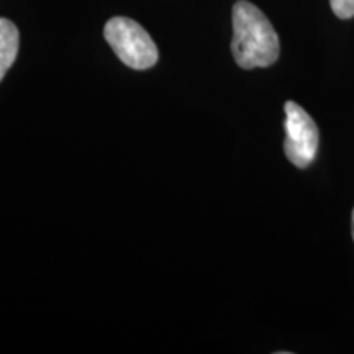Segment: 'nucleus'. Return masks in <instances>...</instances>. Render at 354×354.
I'll return each mask as SVG.
<instances>
[{
	"label": "nucleus",
	"mask_w": 354,
	"mask_h": 354,
	"mask_svg": "<svg viewBox=\"0 0 354 354\" xmlns=\"http://www.w3.org/2000/svg\"><path fill=\"white\" fill-rule=\"evenodd\" d=\"M353 240H354V210H353Z\"/></svg>",
	"instance_id": "obj_6"
},
{
	"label": "nucleus",
	"mask_w": 354,
	"mask_h": 354,
	"mask_svg": "<svg viewBox=\"0 0 354 354\" xmlns=\"http://www.w3.org/2000/svg\"><path fill=\"white\" fill-rule=\"evenodd\" d=\"M279 37L268 17L246 0L233 7L232 53L243 69L268 68L279 57Z\"/></svg>",
	"instance_id": "obj_1"
},
{
	"label": "nucleus",
	"mask_w": 354,
	"mask_h": 354,
	"mask_svg": "<svg viewBox=\"0 0 354 354\" xmlns=\"http://www.w3.org/2000/svg\"><path fill=\"white\" fill-rule=\"evenodd\" d=\"M286 156L294 166L308 167L317 156L318 128L312 117L295 102H286Z\"/></svg>",
	"instance_id": "obj_3"
},
{
	"label": "nucleus",
	"mask_w": 354,
	"mask_h": 354,
	"mask_svg": "<svg viewBox=\"0 0 354 354\" xmlns=\"http://www.w3.org/2000/svg\"><path fill=\"white\" fill-rule=\"evenodd\" d=\"M104 35L115 55L123 64L136 71L153 68L158 63V48L135 20L127 17H113L105 24Z\"/></svg>",
	"instance_id": "obj_2"
},
{
	"label": "nucleus",
	"mask_w": 354,
	"mask_h": 354,
	"mask_svg": "<svg viewBox=\"0 0 354 354\" xmlns=\"http://www.w3.org/2000/svg\"><path fill=\"white\" fill-rule=\"evenodd\" d=\"M335 15L348 20L354 17V0H330Z\"/></svg>",
	"instance_id": "obj_5"
},
{
	"label": "nucleus",
	"mask_w": 354,
	"mask_h": 354,
	"mask_svg": "<svg viewBox=\"0 0 354 354\" xmlns=\"http://www.w3.org/2000/svg\"><path fill=\"white\" fill-rule=\"evenodd\" d=\"M20 37L17 26L10 20L0 19V81L15 63L19 55Z\"/></svg>",
	"instance_id": "obj_4"
}]
</instances>
